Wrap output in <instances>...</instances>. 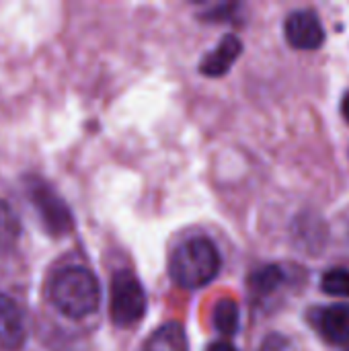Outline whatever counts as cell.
I'll use <instances>...</instances> for the list:
<instances>
[{
	"label": "cell",
	"instance_id": "obj_1",
	"mask_svg": "<svg viewBox=\"0 0 349 351\" xmlns=\"http://www.w3.org/2000/svg\"><path fill=\"white\" fill-rule=\"evenodd\" d=\"M49 300L62 315L70 319H84L99 308V282L86 267H64L49 284Z\"/></svg>",
	"mask_w": 349,
	"mask_h": 351
},
{
	"label": "cell",
	"instance_id": "obj_2",
	"mask_svg": "<svg viewBox=\"0 0 349 351\" xmlns=\"http://www.w3.org/2000/svg\"><path fill=\"white\" fill-rule=\"evenodd\" d=\"M220 271V253L206 237H195L179 245L169 263L171 280L185 290L208 286Z\"/></svg>",
	"mask_w": 349,
	"mask_h": 351
},
{
	"label": "cell",
	"instance_id": "obj_3",
	"mask_svg": "<svg viewBox=\"0 0 349 351\" xmlns=\"http://www.w3.org/2000/svg\"><path fill=\"white\" fill-rule=\"evenodd\" d=\"M109 313H111V321L117 327H130L144 317L146 294L142 284L132 271H117L113 276Z\"/></svg>",
	"mask_w": 349,
	"mask_h": 351
},
{
	"label": "cell",
	"instance_id": "obj_4",
	"mask_svg": "<svg viewBox=\"0 0 349 351\" xmlns=\"http://www.w3.org/2000/svg\"><path fill=\"white\" fill-rule=\"evenodd\" d=\"M29 197L45 226V230L51 237H64L72 230L74 220L64 204V199L45 183V181H31L29 183Z\"/></svg>",
	"mask_w": 349,
	"mask_h": 351
},
{
	"label": "cell",
	"instance_id": "obj_5",
	"mask_svg": "<svg viewBox=\"0 0 349 351\" xmlns=\"http://www.w3.org/2000/svg\"><path fill=\"white\" fill-rule=\"evenodd\" d=\"M286 39L296 49H319L325 41V29L317 12L296 10L286 21Z\"/></svg>",
	"mask_w": 349,
	"mask_h": 351
},
{
	"label": "cell",
	"instance_id": "obj_6",
	"mask_svg": "<svg viewBox=\"0 0 349 351\" xmlns=\"http://www.w3.org/2000/svg\"><path fill=\"white\" fill-rule=\"evenodd\" d=\"M27 331L14 300L0 294V350L14 351L25 343Z\"/></svg>",
	"mask_w": 349,
	"mask_h": 351
},
{
	"label": "cell",
	"instance_id": "obj_7",
	"mask_svg": "<svg viewBox=\"0 0 349 351\" xmlns=\"http://www.w3.org/2000/svg\"><path fill=\"white\" fill-rule=\"evenodd\" d=\"M241 51H243V43L237 35L222 37V41L202 60V64H200L202 74H206V76L226 74L232 68V64L239 60Z\"/></svg>",
	"mask_w": 349,
	"mask_h": 351
},
{
	"label": "cell",
	"instance_id": "obj_8",
	"mask_svg": "<svg viewBox=\"0 0 349 351\" xmlns=\"http://www.w3.org/2000/svg\"><path fill=\"white\" fill-rule=\"evenodd\" d=\"M321 335L337 346L349 343V304H335L325 308L317 319Z\"/></svg>",
	"mask_w": 349,
	"mask_h": 351
},
{
	"label": "cell",
	"instance_id": "obj_9",
	"mask_svg": "<svg viewBox=\"0 0 349 351\" xmlns=\"http://www.w3.org/2000/svg\"><path fill=\"white\" fill-rule=\"evenodd\" d=\"M144 351H187V337L179 323H167L146 341Z\"/></svg>",
	"mask_w": 349,
	"mask_h": 351
},
{
	"label": "cell",
	"instance_id": "obj_10",
	"mask_svg": "<svg viewBox=\"0 0 349 351\" xmlns=\"http://www.w3.org/2000/svg\"><path fill=\"white\" fill-rule=\"evenodd\" d=\"M214 325L222 335H234L239 331L241 325V313H239V304L230 298H222L216 306H214Z\"/></svg>",
	"mask_w": 349,
	"mask_h": 351
},
{
	"label": "cell",
	"instance_id": "obj_11",
	"mask_svg": "<svg viewBox=\"0 0 349 351\" xmlns=\"http://www.w3.org/2000/svg\"><path fill=\"white\" fill-rule=\"evenodd\" d=\"M282 282H284L282 269L278 265H265V267H259L257 271L251 274L249 288L255 294H272L276 288H280Z\"/></svg>",
	"mask_w": 349,
	"mask_h": 351
},
{
	"label": "cell",
	"instance_id": "obj_12",
	"mask_svg": "<svg viewBox=\"0 0 349 351\" xmlns=\"http://www.w3.org/2000/svg\"><path fill=\"white\" fill-rule=\"evenodd\" d=\"M321 288L329 296L349 298V269L335 267V269L327 271L321 280Z\"/></svg>",
	"mask_w": 349,
	"mask_h": 351
},
{
	"label": "cell",
	"instance_id": "obj_13",
	"mask_svg": "<svg viewBox=\"0 0 349 351\" xmlns=\"http://www.w3.org/2000/svg\"><path fill=\"white\" fill-rule=\"evenodd\" d=\"M16 237H19V220L8 208V204L0 199V249L12 247Z\"/></svg>",
	"mask_w": 349,
	"mask_h": 351
},
{
	"label": "cell",
	"instance_id": "obj_14",
	"mask_svg": "<svg viewBox=\"0 0 349 351\" xmlns=\"http://www.w3.org/2000/svg\"><path fill=\"white\" fill-rule=\"evenodd\" d=\"M261 351H294V348H292V343L286 337H282V335H269L263 341Z\"/></svg>",
	"mask_w": 349,
	"mask_h": 351
},
{
	"label": "cell",
	"instance_id": "obj_15",
	"mask_svg": "<svg viewBox=\"0 0 349 351\" xmlns=\"http://www.w3.org/2000/svg\"><path fill=\"white\" fill-rule=\"evenodd\" d=\"M206 351H239L234 346H230V343H226V341H216V343H212L210 348Z\"/></svg>",
	"mask_w": 349,
	"mask_h": 351
},
{
	"label": "cell",
	"instance_id": "obj_16",
	"mask_svg": "<svg viewBox=\"0 0 349 351\" xmlns=\"http://www.w3.org/2000/svg\"><path fill=\"white\" fill-rule=\"evenodd\" d=\"M341 113H344L346 121H349V90H348V93H346L344 101H341Z\"/></svg>",
	"mask_w": 349,
	"mask_h": 351
}]
</instances>
